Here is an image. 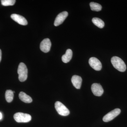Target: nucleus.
Instances as JSON below:
<instances>
[{
  "mask_svg": "<svg viewBox=\"0 0 127 127\" xmlns=\"http://www.w3.org/2000/svg\"><path fill=\"white\" fill-rule=\"evenodd\" d=\"M55 107L57 112L61 116H68L70 113L68 108L60 102L57 101L55 103Z\"/></svg>",
  "mask_w": 127,
  "mask_h": 127,
  "instance_id": "obj_4",
  "label": "nucleus"
},
{
  "mask_svg": "<svg viewBox=\"0 0 127 127\" xmlns=\"http://www.w3.org/2000/svg\"><path fill=\"white\" fill-rule=\"evenodd\" d=\"M68 15V12L67 11H63L58 14L55 19L54 22V25L55 26H58L63 23Z\"/></svg>",
  "mask_w": 127,
  "mask_h": 127,
  "instance_id": "obj_9",
  "label": "nucleus"
},
{
  "mask_svg": "<svg viewBox=\"0 0 127 127\" xmlns=\"http://www.w3.org/2000/svg\"><path fill=\"white\" fill-rule=\"evenodd\" d=\"M89 63L92 68L96 71H100L102 68V65L100 61L95 57H91L89 59Z\"/></svg>",
  "mask_w": 127,
  "mask_h": 127,
  "instance_id": "obj_6",
  "label": "nucleus"
},
{
  "mask_svg": "<svg viewBox=\"0 0 127 127\" xmlns=\"http://www.w3.org/2000/svg\"><path fill=\"white\" fill-rule=\"evenodd\" d=\"M2 119V114L0 112V120Z\"/></svg>",
  "mask_w": 127,
  "mask_h": 127,
  "instance_id": "obj_19",
  "label": "nucleus"
},
{
  "mask_svg": "<svg viewBox=\"0 0 127 127\" xmlns=\"http://www.w3.org/2000/svg\"><path fill=\"white\" fill-rule=\"evenodd\" d=\"M72 57V51L71 49H67L66 51L65 54L62 57V61L64 63H67L70 61Z\"/></svg>",
  "mask_w": 127,
  "mask_h": 127,
  "instance_id": "obj_12",
  "label": "nucleus"
},
{
  "mask_svg": "<svg viewBox=\"0 0 127 127\" xmlns=\"http://www.w3.org/2000/svg\"><path fill=\"white\" fill-rule=\"evenodd\" d=\"M90 6L91 10L93 11H100L102 9L101 5L96 2H91L90 4Z\"/></svg>",
  "mask_w": 127,
  "mask_h": 127,
  "instance_id": "obj_16",
  "label": "nucleus"
},
{
  "mask_svg": "<svg viewBox=\"0 0 127 127\" xmlns=\"http://www.w3.org/2000/svg\"><path fill=\"white\" fill-rule=\"evenodd\" d=\"M92 21L93 23L98 27L100 28H102L104 27V22L100 18L95 17L93 18Z\"/></svg>",
  "mask_w": 127,
  "mask_h": 127,
  "instance_id": "obj_14",
  "label": "nucleus"
},
{
  "mask_svg": "<svg viewBox=\"0 0 127 127\" xmlns=\"http://www.w3.org/2000/svg\"><path fill=\"white\" fill-rule=\"evenodd\" d=\"M82 79V78L77 75H74L71 78L73 85L77 89H80L81 86Z\"/></svg>",
  "mask_w": 127,
  "mask_h": 127,
  "instance_id": "obj_11",
  "label": "nucleus"
},
{
  "mask_svg": "<svg viewBox=\"0 0 127 127\" xmlns=\"http://www.w3.org/2000/svg\"><path fill=\"white\" fill-rule=\"evenodd\" d=\"M51 46V42L50 39L46 38L44 39L41 42L40 49L43 52L47 53L50 51Z\"/></svg>",
  "mask_w": 127,
  "mask_h": 127,
  "instance_id": "obj_7",
  "label": "nucleus"
},
{
  "mask_svg": "<svg viewBox=\"0 0 127 127\" xmlns=\"http://www.w3.org/2000/svg\"><path fill=\"white\" fill-rule=\"evenodd\" d=\"M19 97L22 101L26 103H30L32 102V98L23 92H22L20 93Z\"/></svg>",
  "mask_w": 127,
  "mask_h": 127,
  "instance_id": "obj_13",
  "label": "nucleus"
},
{
  "mask_svg": "<svg viewBox=\"0 0 127 127\" xmlns=\"http://www.w3.org/2000/svg\"><path fill=\"white\" fill-rule=\"evenodd\" d=\"M12 20L20 25L26 26L28 24L27 21L25 17L20 15L17 14H12L11 16Z\"/></svg>",
  "mask_w": 127,
  "mask_h": 127,
  "instance_id": "obj_10",
  "label": "nucleus"
},
{
  "mask_svg": "<svg viewBox=\"0 0 127 127\" xmlns=\"http://www.w3.org/2000/svg\"><path fill=\"white\" fill-rule=\"evenodd\" d=\"M1 4L4 6H12L15 4L16 2L15 0H1Z\"/></svg>",
  "mask_w": 127,
  "mask_h": 127,
  "instance_id": "obj_17",
  "label": "nucleus"
},
{
  "mask_svg": "<svg viewBox=\"0 0 127 127\" xmlns=\"http://www.w3.org/2000/svg\"><path fill=\"white\" fill-rule=\"evenodd\" d=\"M14 92L11 90H7L5 94V97L7 102L10 103L12 101L14 98Z\"/></svg>",
  "mask_w": 127,
  "mask_h": 127,
  "instance_id": "obj_15",
  "label": "nucleus"
},
{
  "mask_svg": "<svg viewBox=\"0 0 127 127\" xmlns=\"http://www.w3.org/2000/svg\"><path fill=\"white\" fill-rule=\"evenodd\" d=\"M1 59V50L0 49V62Z\"/></svg>",
  "mask_w": 127,
  "mask_h": 127,
  "instance_id": "obj_18",
  "label": "nucleus"
},
{
  "mask_svg": "<svg viewBox=\"0 0 127 127\" xmlns=\"http://www.w3.org/2000/svg\"><path fill=\"white\" fill-rule=\"evenodd\" d=\"M17 72L18 74V79L20 81H25L28 77V69L25 64L21 63L18 66Z\"/></svg>",
  "mask_w": 127,
  "mask_h": 127,
  "instance_id": "obj_2",
  "label": "nucleus"
},
{
  "mask_svg": "<svg viewBox=\"0 0 127 127\" xmlns=\"http://www.w3.org/2000/svg\"><path fill=\"white\" fill-rule=\"evenodd\" d=\"M112 64L118 70L123 72L126 71L127 66L122 59L117 56L113 57L111 59Z\"/></svg>",
  "mask_w": 127,
  "mask_h": 127,
  "instance_id": "obj_1",
  "label": "nucleus"
},
{
  "mask_svg": "<svg viewBox=\"0 0 127 127\" xmlns=\"http://www.w3.org/2000/svg\"><path fill=\"white\" fill-rule=\"evenodd\" d=\"M121 112L119 108H116L106 114L103 118V120L105 122H108L112 120L118 116Z\"/></svg>",
  "mask_w": 127,
  "mask_h": 127,
  "instance_id": "obj_5",
  "label": "nucleus"
},
{
  "mask_svg": "<svg viewBox=\"0 0 127 127\" xmlns=\"http://www.w3.org/2000/svg\"><path fill=\"white\" fill-rule=\"evenodd\" d=\"M91 89L93 93L95 96H100L103 93V89L102 87L100 84L94 83L91 87Z\"/></svg>",
  "mask_w": 127,
  "mask_h": 127,
  "instance_id": "obj_8",
  "label": "nucleus"
},
{
  "mask_svg": "<svg viewBox=\"0 0 127 127\" xmlns=\"http://www.w3.org/2000/svg\"><path fill=\"white\" fill-rule=\"evenodd\" d=\"M14 119L18 123H28L32 119V117L30 114L23 113L18 112L15 114Z\"/></svg>",
  "mask_w": 127,
  "mask_h": 127,
  "instance_id": "obj_3",
  "label": "nucleus"
}]
</instances>
